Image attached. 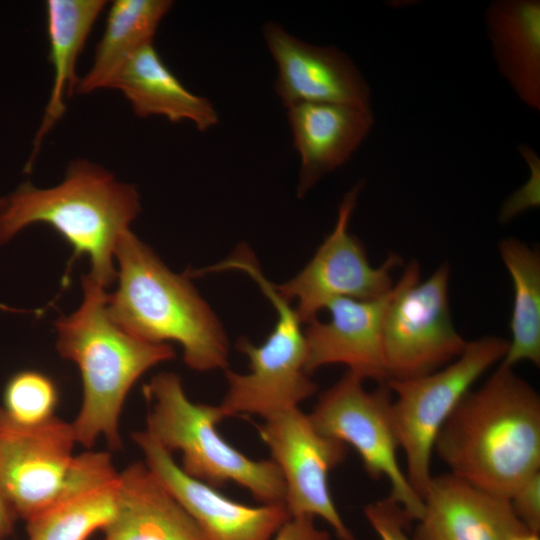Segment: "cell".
Returning <instances> with one entry per match:
<instances>
[{
	"mask_svg": "<svg viewBox=\"0 0 540 540\" xmlns=\"http://www.w3.org/2000/svg\"><path fill=\"white\" fill-rule=\"evenodd\" d=\"M434 451L450 473L490 494L510 499L540 472V398L500 364L470 390L439 431Z\"/></svg>",
	"mask_w": 540,
	"mask_h": 540,
	"instance_id": "obj_1",
	"label": "cell"
},
{
	"mask_svg": "<svg viewBox=\"0 0 540 540\" xmlns=\"http://www.w3.org/2000/svg\"><path fill=\"white\" fill-rule=\"evenodd\" d=\"M82 288L80 307L55 322L57 351L78 366L82 378V403L72 426L77 443L86 448L104 437L111 449H120L119 419L129 391L145 372L173 359L175 351L116 324L105 288L89 275L82 277Z\"/></svg>",
	"mask_w": 540,
	"mask_h": 540,
	"instance_id": "obj_2",
	"label": "cell"
},
{
	"mask_svg": "<svg viewBox=\"0 0 540 540\" xmlns=\"http://www.w3.org/2000/svg\"><path fill=\"white\" fill-rule=\"evenodd\" d=\"M115 257L118 287L107 295L115 323L148 342L179 344L185 364L195 371L226 370V331L190 276L172 272L130 229L120 237Z\"/></svg>",
	"mask_w": 540,
	"mask_h": 540,
	"instance_id": "obj_3",
	"label": "cell"
},
{
	"mask_svg": "<svg viewBox=\"0 0 540 540\" xmlns=\"http://www.w3.org/2000/svg\"><path fill=\"white\" fill-rule=\"evenodd\" d=\"M136 188L100 165L78 159L61 183L38 188L26 181L0 198V244L33 223L51 226L72 247L73 258L88 257V274L106 288L117 278L113 257L120 237L140 213Z\"/></svg>",
	"mask_w": 540,
	"mask_h": 540,
	"instance_id": "obj_4",
	"label": "cell"
},
{
	"mask_svg": "<svg viewBox=\"0 0 540 540\" xmlns=\"http://www.w3.org/2000/svg\"><path fill=\"white\" fill-rule=\"evenodd\" d=\"M150 404L146 432L172 454H182V470L216 489L234 482L262 504L284 503L285 483L277 464L254 460L218 432V406L191 401L181 378L162 372L143 386Z\"/></svg>",
	"mask_w": 540,
	"mask_h": 540,
	"instance_id": "obj_5",
	"label": "cell"
},
{
	"mask_svg": "<svg viewBox=\"0 0 540 540\" xmlns=\"http://www.w3.org/2000/svg\"><path fill=\"white\" fill-rule=\"evenodd\" d=\"M223 268L247 273L275 308L277 320L261 345L246 338L237 342V350L249 359V371L242 374L226 369L228 388L217 405L222 419L240 415L265 419L298 408L318 386L305 370L306 341L296 310L261 273L246 247H239L223 262Z\"/></svg>",
	"mask_w": 540,
	"mask_h": 540,
	"instance_id": "obj_6",
	"label": "cell"
},
{
	"mask_svg": "<svg viewBox=\"0 0 540 540\" xmlns=\"http://www.w3.org/2000/svg\"><path fill=\"white\" fill-rule=\"evenodd\" d=\"M508 341L485 336L467 342L448 365L424 376L388 380L391 418L399 448L405 454L408 481L422 498L432 477L431 459L439 431L473 384L502 361Z\"/></svg>",
	"mask_w": 540,
	"mask_h": 540,
	"instance_id": "obj_7",
	"label": "cell"
},
{
	"mask_svg": "<svg viewBox=\"0 0 540 540\" xmlns=\"http://www.w3.org/2000/svg\"><path fill=\"white\" fill-rule=\"evenodd\" d=\"M411 262L394 285L382 333L388 380L432 373L455 360L467 341L455 329L449 307L450 269L442 264L420 282Z\"/></svg>",
	"mask_w": 540,
	"mask_h": 540,
	"instance_id": "obj_8",
	"label": "cell"
},
{
	"mask_svg": "<svg viewBox=\"0 0 540 540\" xmlns=\"http://www.w3.org/2000/svg\"><path fill=\"white\" fill-rule=\"evenodd\" d=\"M364 380L347 372L319 396L309 415L324 435L353 447L373 479L385 478L388 496L411 522L423 512V500L410 485L398 459L399 448L391 418L392 392L387 382L367 391Z\"/></svg>",
	"mask_w": 540,
	"mask_h": 540,
	"instance_id": "obj_9",
	"label": "cell"
},
{
	"mask_svg": "<svg viewBox=\"0 0 540 540\" xmlns=\"http://www.w3.org/2000/svg\"><path fill=\"white\" fill-rule=\"evenodd\" d=\"M362 185L360 181L343 196L336 224L311 260L285 283L274 284L284 299L296 301L295 310L302 323L316 319L333 300H372L394 286L391 272L401 264V258L390 254L382 265L372 267L364 245L348 231Z\"/></svg>",
	"mask_w": 540,
	"mask_h": 540,
	"instance_id": "obj_10",
	"label": "cell"
},
{
	"mask_svg": "<svg viewBox=\"0 0 540 540\" xmlns=\"http://www.w3.org/2000/svg\"><path fill=\"white\" fill-rule=\"evenodd\" d=\"M258 433L282 473L290 516L320 517L340 540H355L329 485V475L344 461L348 446L319 432L299 407L266 417Z\"/></svg>",
	"mask_w": 540,
	"mask_h": 540,
	"instance_id": "obj_11",
	"label": "cell"
},
{
	"mask_svg": "<svg viewBox=\"0 0 540 540\" xmlns=\"http://www.w3.org/2000/svg\"><path fill=\"white\" fill-rule=\"evenodd\" d=\"M72 423L56 416L26 425L0 406V489L17 518L28 520L62 491L75 459Z\"/></svg>",
	"mask_w": 540,
	"mask_h": 540,
	"instance_id": "obj_12",
	"label": "cell"
},
{
	"mask_svg": "<svg viewBox=\"0 0 540 540\" xmlns=\"http://www.w3.org/2000/svg\"><path fill=\"white\" fill-rule=\"evenodd\" d=\"M144 462L208 540H271L291 516L282 502L250 506L185 473L145 430L132 433Z\"/></svg>",
	"mask_w": 540,
	"mask_h": 540,
	"instance_id": "obj_13",
	"label": "cell"
},
{
	"mask_svg": "<svg viewBox=\"0 0 540 540\" xmlns=\"http://www.w3.org/2000/svg\"><path fill=\"white\" fill-rule=\"evenodd\" d=\"M263 36L277 66L274 88L286 109L300 103L370 109V87L344 52L306 43L275 22L264 25Z\"/></svg>",
	"mask_w": 540,
	"mask_h": 540,
	"instance_id": "obj_14",
	"label": "cell"
},
{
	"mask_svg": "<svg viewBox=\"0 0 540 540\" xmlns=\"http://www.w3.org/2000/svg\"><path fill=\"white\" fill-rule=\"evenodd\" d=\"M395 285V284H394ZM393 288L372 300L339 298L325 309L328 321L318 318L307 323L305 370L308 374L331 364H343L363 380L387 382L382 333Z\"/></svg>",
	"mask_w": 540,
	"mask_h": 540,
	"instance_id": "obj_15",
	"label": "cell"
},
{
	"mask_svg": "<svg viewBox=\"0 0 540 540\" xmlns=\"http://www.w3.org/2000/svg\"><path fill=\"white\" fill-rule=\"evenodd\" d=\"M412 540H512L530 532L509 499L483 491L460 477H431Z\"/></svg>",
	"mask_w": 540,
	"mask_h": 540,
	"instance_id": "obj_16",
	"label": "cell"
},
{
	"mask_svg": "<svg viewBox=\"0 0 540 540\" xmlns=\"http://www.w3.org/2000/svg\"><path fill=\"white\" fill-rule=\"evenodd\" d=\"M119 472L106 451L77 454L56 500L27 522L28 540H86L114 518Z\"/></svg>",
	"mask_w": 540,
	"mask_h": 540,
	"instance_id": "obj_17",
	"label": "cell"
},
{
	"mask_svg": "<svg viewBox=\"0 0 540 540\" xmlns=\"http://www.w3.org/2000/svg\"><path fill=\"white\" fill-rule=\"evenodd\" d=\"M287 118L300 156V198L349 160L374 123L370 109L333 103H300L287 108Z\"/></svg>",
	"mask_w": 540,
	"mask_h": 540,
	"instance_id": "obj_18",
	"label": "cell"
},
{
	"mask_svg": "<svg viewBox=\"0 0 540 540\" xmlns=\"http://www.w3.org/2000/svg\"><path fill=\"white\" fill-rule=\"evenodd\" d=\"M104 540H208L145 462L119 472V502Z\"/></svg>",
	"mask_w": 540,
	"mask_h": 540,
	"instance_id": "obj_19",
	"label": "cell"
},
{
	"mask_svg": "<svg viewBox=\"0 0 540 540\" xmlns=\"http://www.w3.org/2000/svg\"><path fill=\"white\" fill-rule=\"evenodd\" d=\"M136 116H162L170 122L190 121L200 131L214 127L218 113L205 97L189 91L171 72L153 42L134 52L111 79Z\"/></svg>",
	"mask_w": 540,
	"mask_h": 540,
	"instance_id": "obj_20",
	"label": "cell"
},
{
	"mask_svg": "<svg viewBox=\"0 0 540 540\" xmlns=\"http://www.w3.org/2000/svg\"><path fill=\"white\" fill-rule=\"evenodd\" d=\"M485 22L502 76L525 105L539 111L540 1H493Z\"/></svg>",
	"mask_w": 540,
	"mask_h": 540,
	"instance_id": "obj_21",
	"label": "cell"
},
{
	"mask_svg": "<svg viewBox=\"0 0 540 540\" xmlns=\"http://www.w3.org/2000/svg\"><path fill=\"white\" fill-rule=\"evenodd\" d=\"M105 0H48L46 2L49 60L53 67V86L33 149L25 166L29 171L36 159L42 140L62 118L65 95L72 94L78 78L75 65Z\"/></svg>",
	"mask_w": 540,
	"mask_h": 540,
	"instance_id": "obj_22",
	"label": "cell"
},
{
	"mask_svg": "<svg viewBox=\"0 0 540 540\" xmlns=\"http://www.w3.org/2000/svg\"><path fill=\"white\" fill-rule=\"evenodd\" d=\"M173 6L170 0H115L110 5L103 35L88 72L78 78L74 92L88 94L108 85L126 60L153 42L156 30Z\"/></svg>",
	"mask_w": 540,
	"mask_h": 540,
	"instance_id": "obj_23",
	"label": "cell"
},
{
	"mask_svg": "<svg viewBox=\"0 0 540 540\" xmlns=\"http://www.w3.org/2000/svg\"><path fill=\"white\" fill-rule=\"evenodd\" d=\"M502 261L513 287L510 319L511 341L501 365L519 362L540 364V257L536 250L516 238L499 244Z\"/></svg>",
	"mask_w": 540,
	"mask_h": 540,
	"instance_id": "obj_24",
	"label": "cell"
},
{
	"mask_svg": "<svg viewBox=\"0 0 540 540\" xmlns=\"http://www.w3.org/2000/svg\"><path fill=\"white\" fill-rule=\"evenodd\" d=\"M59 390L55 381L37 370L12 375L3 390L2 408L14 421L34 425L55 416Z\"/></svg>",
	"mask_w": 540,
	"mask_h": 540,
	"instance_id": "obj_25",
	"label": "cell"
},
{
	"mask_svg": "<svg viewBox=\"0 0 540 540\" xmlns=\"http://www.w3.org/2000/svg\"><path fill=\"white\" fill-rule=\"evenodd\" d=\"M518 150L529 167L530 176L528 181L503 204L499 215L502 223L508 222L526 209L538 207L540 202V159L528 145L520 144Z\"/></svg>",
	"mask_w": 540,
	"mask_h": 540,
	"instance_id": "obj_26",
	"label": "cell"
},
{
	"mask_svg": "<svg viewBox=\"0 0 540 540\" xmlns=\"http://www.w3.org/2000/svg\"><path fill=\"white\" fill-rule=\"evenodd\" d=\"M364 514L380 540H411L406 535L410 521L401 507L388 497L367 504Z\"/></svg>",
	"mask_w": 540,
	"mask_h": 540,
	"instance_id": "obj_27",
	"label": "cell"
},
{
	"mask_svg": "<svg viewBox=\"0 0 540 540\" xmlns=\"http://www.w3.org/2000/svg\"><path fill=\"white\" fill-rule=\"evenodd\" d=\"M519 520L532 533L540 531V472L527 479L510 497Z\"/></svg>",
	"mask_w": 540,
	"mask_h": 540,
	"instance_id": "obj_28",
	"label": "cell"
},
{
	"mask_svg": "<svg viewBox=\"0 0 540 540\" xmlns=\"http://www.w3.org/2000/svg\"><path fill=\"white\" fill-rule=\"evenodd\" d=\"M310 516L291 517L271 540H330V535L315 525Z\"/></svg>",
	"mask_w": 540,
	"mask_h": 540,
	"instance_id": "obj_29",
	"label": "cell"
},
{
	"mask_svg": "<svg viewBox=\"0 0 540 540\" xmlns=\"http://www.w3.org/2000/svg\"><path fill=\"white\" fill-rule=\"evenodd\" d=\"M17 516L0 489V540L13 533Z\"/></svg>",
	"mask_w": 540,
	"mask_h": 540,
	"instance_id": "obj_30",
	"label": "cell"
},
{
	"mask_svg": "<svg viewBox=\"0 0 540 540\" xmlns=\"http://www.w3.org/2000/svg\"><path fill=\"white\" fill-rule=\"evenodd\" d=\"M512 540H540V539H539V534L526 532V533H523L514 537Z\"/></svg>",
	"mask_w": 540,
	"mask_h": 540,
	"instance_id": "obj_31",
	"label": "cell"
}]
</instances>
